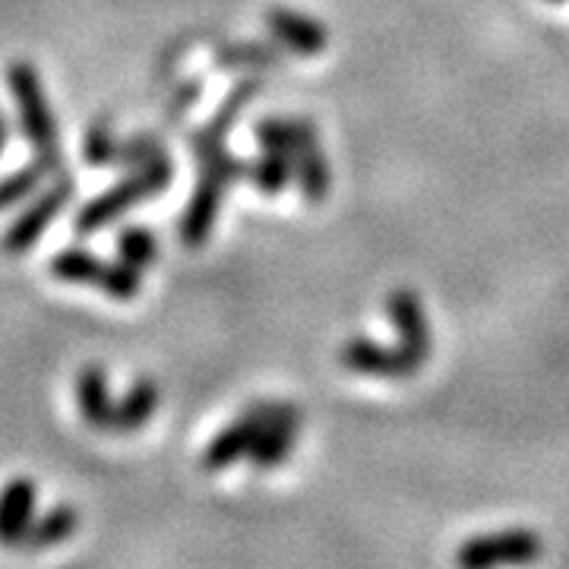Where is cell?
<instances>
[{
	"label": "cell",
	"instance_id": "484cf974",
	"mask_svg": "<svg viewBox=\"0 0 569 569\" xmlns=\"http://www.w3.org/2000/svg\"><path fill=\"white\" fill-rule=\"evenodd\" d=\"M548 3H563V0H548Z\"/></svg>",
	"mask_w": 569,
	"mask_h": 569
},
{
	"label": "cell",
	"instance_id": "44dd1931",
	"mask_svg": "<svg viewBox=\"0 0 569 569\" xmlns=\"http://www.w3.org/2000/svg\"><path fill=\"white\" fill-rule=\"evenodd\" d=\"M118 260L149 269L159 260V234L146 224H127L118 231Z\"/></svg>",
	"mask_w": 569,
	"mask_h": 569
},
{
	"label": "cell",
	"instance_id": "3957f363",
	"mask_svg": "<svg viewBox=\"0 0 569 569\" xmlns=\"http://www.w3.org/2000/svg\"><path fill=\"white\" fill-rule=\"evenodd\" d=\"M73 190H77L73 174L58 171V178L48 183L39 197H36V200L26 206L20 216L10 222V228L3 231V238H0V250H3V253H13V257H20V253H26V250H32V247L41 241V234L48 231V224L54 222V219L63 212V206L70 203Z\"/></svg>",
	"mask_w": 569,
	"mask_h": 569
},
{
	"label": "cell",
	"instance_id": "9a60e30c",
	"mask_svg": "<svg viewBox=\"0 0 569 569\" xmlns=\"http://www.w3.org/2000/svg\"><path fill=\"white\" fill-rule=\"evenodd\" d=\"M257 142L263 149H279L284 156H298L305 152L307 146H317V127L307 121V118H263V121L253 127Z\"/></svg>",
	"mask_w": 569,
	"mask_h": 569
},
{
	"label": "cell",
	"instance_id": "ac0fdd59",
	"mask_svg": "<svg viewBox=\"0 0 569 569\" xmlns=\"http://www.w3.org/2000/svg\"><path fill=\"white\" fill-rule=\"evenodd\" d=\"M295 181L301 187V197L307 203H323L332 187V168L326 162L320 142L307 146L305 152L295 156Z\"/></svg>",
	"mask_w": 569,
	"mask_h": 569
},
{
	"label": "cell",
	"instance_id": "8fae6325",
	"mask_svg": "<svg viewBox=\"0 0 569 569\" xmlns=\"http://www.w3.org/2000/svg\"><path fill=\"white\" fill-rule=\"evenodd\" d=\"M266 29L282 48L295 51V54H305V58L320 54L329 44V32H326L323 22L305 17L298 10H288V7H269L266 10Z\"/></svg>",
	"mask_w": 569,
	"mask_h": 569
},
{
	"label": "cell",
	"instance_id": "277c9868",
	"mask_svg": "<svg viewBox=\"0 0 569 569\" xmlns=\"http://www.w3.org/2000/svg\"><path fill=\"white\" fill-rule=\"evenodd\" d=\"M541 553H545V541L538 531L507 529L466 541L456 553V563L462 569H490L500 563L519 567V563H535Z\"/></svg>",
	"mask_w": 569,
	"mask_h": 569
},
{
	"label": "cell",
	"instance_id": "7a4b0ae2",
	"mask_svg": "<svg viewBox=\"0 0 569 569\" xmlns=\"http://www.w3.org/2000/svg\"><path fill=\"white\" fill-rule=\"evenodd\" d=\"M7 86H10V96L17 104L20 130L26 133L29 146L36 149V159H41L58 174L63 162L61 133H58V121L48 104V96H44L39 70L29 61H13L7 67Z\"/></svg>",
	"mask_w": 569,
	"mask_h": 569
},
{
	"label": "cell",
	"instance_id": "4fadbf2b",
	"mask_svg": "<svg viewBox=\"0 0 569 569\" xmlns=\"http://www.w3.org/2000/svg\"><path fill=\"white\" fill-rule=\"evenodd\" d=\"M77 402H80V415L92 430H111V418H114V399H111V387H108V373L102 365H86L77 377Z\"/></svg>",
	"mask_w": 569,
	"mask_h": 569
},
{
	"label": "cell",
	"instance_id": "7402d4cb",
	"mask_svg": "<svg viewBox=\"0 0 569 569\" xmlns=\"http://www.w3.org/2000/svg\"><path fill=\"white\" fill-rule=\"evenodd\" d=\"M51 174H54V171L41 162V159H32L29 164H22L20 171L0 178V209H10V206L22 203L26 197H32L41 187V181L51 178Z\"/></svg>",
	"mask_w": 569,
	"mask_h": 569
},
{
	"label": "cell",
	"instance_id": "cb8c5ba5",
	"mask_svg": "<svg viewBox=\"0 0 569 569\" xmlns=\"http://www.w3.org/2000/svg\"><path fill=\"white\" fill-rule=\"evenodd\" d=\"M164 146L159 137L152 133H137L130 140H121V152H118V168H140V164L152 162L156 156H162Z\"/></svg>",
	"mask_w": 569,
	"mask_h": 569
},
{
	"label": "cell",
	"instance_id": "8992f818",
	"mask_svg": "<svg viewBox=\"0 0 569 569\" xmlns=\"http://www.w3.org/2000/svg\"><path fill=\"white\" fill-rule=\"evenodd\" d=\"M339 361L351 373L377 377V380H408V377H415L425 367L415 355H408L402 346L389 348L373 342V339H348L342 351H339Z\"/></svg>",
	"mask_w": 569,
	"mask_h": 569
},
{
	"label": "cell",
	"instance_id": "5b68a950",
	"mask_svg": "<svg viewBox=\"0 0 569 569\" xmlns=\"http://www.w3.org/2000/svg\"><path fill=\"white\" fill-rule=\"evenodd\" d=\"M276 408H279V402H257V406L247 408L234 425L222 427V430L212 437V443L206 447L203 459H200L203 471H224L228 466L247 459V452L253 449L260 430H263V427L269 425V418L276 415Z\"/></svg>",
	"mask_w": 569,
	"mask_h": 569
},
{
	"label": "cell",
	"instance_id": "2e32d148",
	"mask_svg": "<svg viewBox=\"0 0 569 569\" xmlns=\"http://www.w3.org/2000/svg\"><path fill=\"white\" fill-rule=\"evenodd\" d=\"M80 529V512L73 507H67V503H58V507H51L44 516L39 519H32V526L26 531V538L20 541L22 550H48V548H58L63 545L67 538H73Z\"/></svg>",
	"mask_w": 569,
	"mask_h": 569
},
{
	"label": "cell",
	"instance_id": "ffe728a7",
	"mask_svg": "<svg viewBox=\"0 0 569 569\" xmlns=\"http://www.w3.org/2000/svg\"><path fill=\"white\" fill-rule=\"evenodd\" d=\"M279 63V51L272 44L260 41H238V44H222L216 51V67L219 70H266Z\"/></svg>",
	"mask_w": 569,
	"mask_h": 569
},
{
	"label": "cell",
	"instance_id": "5bb4252c",
	"mask_svg": "<svg viewBox=\"0 0 569 569\" xmlns=\"http://www.w3.org/2000/svg\"><path fill=\"white\" fill-rule=\"evenodd\" d=\"M162 406V389L156 380L142 377L133 387L123 392L121 402H114V418L111 430L114 433H137L156 418V411Z\"/></svg>",
	"mask_w": 569,
	"mask_h": 569
},
{
	"label": "cell",
	"instance_id": "e0dca14e",
	"mask_svg": "<svg viewBox=\"0 0 569 569\" xmlns=\"http://www.w3.org/2000/svg\"><path fill=\"white\" fill-rule=\"evenodd\" d=\"M104 269H108V260L96 257L92 250H82V247H67V250L54 253L48 260V272L54 279L70 284H92V288H99L104 279Z\"/></svg>",
	"mask_w": 569,
	"mask_h": 569
},
{
	"label": "cell",
	"instance_id": "6da1fadb",
	"mask_svg": "<svg viewBox=\"0 0 569 569\" xmlns=\"http://www.w3.org/2000/svg\"><path fill=\"white\" fill-rule=\"evenodd\" d=\"M171 178H174V168H171V156L168 152L156 156L152 162L140 164V168H130L127 178H121L111 190H104L96 200H89V203L82 206L80 212H77V219H73V231L77 234L102 231L104 224L118 222L127 209L146 203L152 197H162Z\"/></svg>",
	"mask_w": 569,
	"mask_h": 569
},
{
	"label": "cell",
	"instance_id": "d6986e66",
	"mask_svg": "<svg viewBox=\"0 0 569 569\" xmlns=\"http://www.w3.org/2000/svg\"><path fill=\"white\" fill-rule=\"evenodd\" d=\"M247 178L253 181V187L263 197H279L288 190V183L295 181V159L279 152V149H263V156L250 162Z\"/></svg>",
	"mask_w": 569,
	"mask_h": 569
},
{
	"label": "cell",
	"instance_id": "7c38bea8",
	"mask_svg": "<svg viewBox=\"0 0 569 569\" xmlns=\"http://www.w3.org/2000/svg\"><path fill=\"white\" fill-rule=\"evenodd\" d=\"M39 488L32 478H13L0 488V548H20L36 519Z\"/></svg>",
	"mask_w": 569,
	"mask_h": 569
},
{
	"label": "cell",
	"instance_id": "52a82bcc",
	"mask_svg": "<svg viewBox=\"0 0 569 569\" xmlns=\"http://www.w3.org/2000/svg\"><path fill=\"white\" fill-rule=\"evenodd\" d=\"M298 433H301V411L291 402H279L276 415L269 418V425L260 430L253 449L247 452L250 466L257 471H269V468L288 462V456L295 452V443H298Z\"/></svg>",
	"mask_w": 569,
	"mask_h": 569
},
{
	"label": "cell",
	"instance_id": "9c48e42d",
	"mask_svg": "<svg viewBox=\"0 0 569 569\" xmlns=\"http://www.w3.org/2000/svg\"><path fill=\"white\" fill-rule=\"evenodd\" d=\"M224 190H228V187H224L222 181H216V178H209V174H200V181H197L190 200H187L181 224H178L183 247H190V250L206 247L212 228L219 222V209H222Z\"/></svg>",
	"mask_w": 569,
	"mask_h": 569
},
{
	"label": "cell",
	"instance_id": "d4e9b609",
	"mask_svg": "<svg viewBox=\"0 0 569 569\" xmlns=\"http://www.w3.org/2000/svg\"><path fill=\"white\" fill-rule=\"evenodd\" d=\"M7 142H10V121H7V114L0 111V156L7 152Z\"/></svg>",
	"mask_w": 569,
	"mask_h": 569
},
{
	"label": "cell",
	"instance_id": "603a6c76",
	"mask_svg": "<svg viewBox=\"0 0 569 569\" xmlns=\"http://www.w3.org/2000/svg\"><path fill=\"white\" fill-rule=\"evenodd\" d=\"M118 152H121V137L108 127V123H96L86 140H82V159L92 168H111L118 164Z\"/></svg>",
	"mask_w": 569,
	"mask_h": 569
},
{
	"label": "cell",
	"instance_id": "30bf717a",
	"mask_svg": "<svg viewBox=\"0 0 569 569\" xmlns=\"http://www.w3.org/2000/svg\"><path fill=\"white\" fill-rule=\"evenodd\" d=\"M387 313L389 323L396 326V332H399V346L425 365L430 358V348H433V332H430V323H427L425 307L418 301V295L408 291V288H396L387 298Z\"/></svg>",
	"mask_w": 569,
	"mask_h": 569
},
{
	"label": "cell",
	"instance_id": "ba28073f",
	"mask_svg": "<svg viewBox=\"0 0 569 569\" xmlns=\"http://www.w3.org/2000/svg\"><path fill=\"white\" fill-rule=\"evenodd\" d=\"M260 89H263V82L257 80V77H247L234 89H228V96L219 104V111L200 130L190 133V149H193L197 159L206 156V152H212V149H222L224 140H228V130L238 123V118H241V111H244L247 104L260 96Z\"/></svg>",
	"mask_w": 569,
	"mask_h": 569
}]
</instances>
